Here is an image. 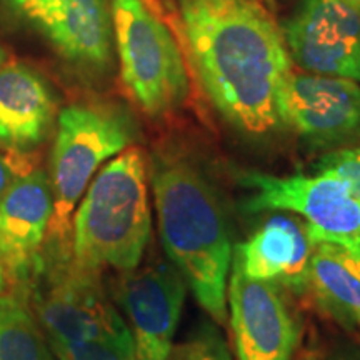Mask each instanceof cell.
<instances>
[{"mask_svg": "<svg viewBox=\"0 0 360 360\" xmlns=\"http://www.w3.org/2000/svg\"><path fill=\"white\" fill-rule=\"evenodd\" d=\"M282 34L300 70L360 82V12L345 2L299 0Z\"/></svg>", "mask_w": 360, "mask_h": 360, "instance_id": "10", "label": "cell"}, {"mask_svg": "<svg viewBox=\"0 0 360 360\" xmlns=\"http://www.w3.org/2000/svg\"><path fill=\"white\" fill-rule=\"evenodd\" d=\"M32 309L17 294L0 295V360H53Z\"/></svg>", "mask_w": 360, "mask_h": 360, "instance_id": "17", "label": "cell"}, {"mask_svg": "<svg viewBox=\"0 0 360 360\" xmlns=\"http://www.w3.org/2000/svg\"><path fill=\"white\" fill-rule=\"evenodd\" d=\"M137 139L134 117L124 107L105 102H79L60 110L51 157L53 215L49 237L65 245L72 215L90 180L105 162ZM53 245V244H52Z\"/></svg>", "mask_w": 360, "mask_h": 360, "instance_id": "4", "label": "cell"}, {"mask_svg": "<svg viewBox=\"0 0 360 360\" xmlns=\"http://www.w3.org/2000/svg\"><path fill=\"white\" fill-rule=\"evenodd\" d=\"M7 287H8V274H7L6 265L2 262V259H0V295L6 294Z\"/></svg>", "mask_w": 360, "mask_h": 360, "instance_id": "24", "label": "cell"}, {"mask_svg": "<svg viewBox=\"0 0 360 360\" xmlns=\"http://www.w3.org/2000/svg\"><path fill=\"white\" fill-rule=\"evenodd\" d=\"M120 77L150 117L186 103L191 90L186 57L157 0H110Z\"/></svg>", "mask_w": 360, "mask_h": 360, "instance_id": "5", "label": "cell"}, {"mask_svg": "<svg viewBox=\"0 0 360 360\" xmlns=\"http://www.w3.org/2000/svg\"><path fill=\"white\" fill-rule=\"evenodd\" d=\"M188 62L214 109L245 137L285 130L294 74L282 27L260 0H177Z\"/></svg>", "mask_w": 360, "mask_h": 360, "instance_id": "1", "label": "cell"}, {"mask_svg": "<svg viewBox=\"0 0 360 360\" xmlns=\"http://www.w3.org/2000/svg\"><path fill=\"white\" fill-rule=\"evenodd\" d=\"M51 349L57 360H135L132 340H90Z\"/></svg>", "mask_w": 360, "mask_h": 360, "instance_id": "19", "label": "cell"}, {"mask_svg": "<svg viewBox=\"0 0 360 360\" xmlns=\"http://www.w3.org/2000/svg\"><path fill=\"white\" fill-rule=\"evenodd\" d=\"M300 360H322V359H321V355L315 352V350H309V352H305L302 355V359Z\"/></svg>", "mask_w": 360, "mask_h": 360, "instance_id": "25", "label": "cell"}, {"mask_svg": "<svg viewBox=\"0 0 360 360\" xmlns=\"http://www.w3.org/2000/svg\"><path fill=\"white\" fill-rule=\"evenodd\" d=\"M249 191L250 214L287 212L302 217L310 240L330 242L360 255V200L344 179L330 172L274 175L260 170L238 174Z\"/></svg>", "mask_w": 360, "mask_h": 360, "instance_id": "7", "label": "cell"}, {"mask_svg": "<svg viewBox=\"0 0 360 360\" xmlns=\"http://www.w3.org/2000/svg\"><path fill=\"white\" fill-rule=\"evenodd\" d=\"M314 304L340 326L357 327L360 315V255L330 242H315L307 272Z\"/></svg>", "mask_w": 360, "mask_h": 360, "instance_id": "16", "label": "cell"}, {"mask_svg": "<svg viewBox=\"0 0 360 360\" xmlns=\"http://www.w3.org/2000/svg\"><path fill=\"white\" fill-rule=\"evenodd\" d=\"M285 289L247 277L232 260L227 319L237 360H295L302 322Z\"/></svg>", "mask_w": 360, "mask_h": 360, "instance_id": "9", "label": "cell"}, {"mask_svg": "<svg viewBox=\"0 0 360 360\" xmlns=\"http://www.w3.org/2000/svg\"><path fill=\"white\" fill-rule=\"evenodd\" d=\"M150 229L147 160L129 147L102 165L75 207L72 262L94 274L132 270L142 264Z\"/></svg>", "mask_w": 360, "mask_h": 360, "instance_id": "3", "label": "cell"}, {"mask_svg": "<svg viewBox=\"0 0 360 360\" xmlns=\"http://www.w3.org/2000/svg\"><path fill=\"white\" fill-rule=\"evenodd\" d=\"M53 215L51 179L42 169L25 170L0 199V259L8 277L29 281L49 236Z\"/></svg>", "mask_w": 360, "mask_h": 360, "instance_id": "12", "label": "cell"}, {"mask_svg": "<svg viewBox=\"0 0 360 360\" xmlns=\"http://www.w3.org/2000/svg\"><path fill=\"white\" fill-rule=\"evenodd\" d=\"M7 2L17 12L32 20L34 24H37L39 20L45 19L52 12H56L58 7L64 6L67 0H7Z\"/></svg>", "mask_w": 360, "mask_h": 360, "instance_id": "21", "label": "cell"}, {"mask_svg": "<svg viewBox=\"0 0 360 360\" xmlns=\"http://www.w3.org/2000/svg\"><path fill=\"white\" fill-rule=\"evenodd\" d=\"M67 252L56 245L47 255L40 252L27 281L32 283V312L49 345L132 340L101 274L77 267Z\"/></svg>", "mask_w": 360, "mask_h": 360, "instance_id": "6", "label": "cell"}, {"mask_svg": "<svg viewBox=\"0 0 360 360\" xmlns=\"http://www.w3.org/2000/svg\"><path fill=\"white\" fill-rule=\"evenodd\" d=\"M314 242L304 222L274 215L233 249V262L247 277L276 282L294 294H305Z\"/></svg>", "mask_w": 360, "mask_h": 360, "instance_id": "14", "label": "cell"}, {"mask_svg": "<svg viewBox=\"0 0 360 360\" xmlns=\"http://www.w3.org/2000/svg\"><path fill=\"white\" fill-rule=\"evenodd\" d=\"M187 289L169 259H152L112 278L107 290L132 335L135 360L172 357Z\"/></svg>", "mask_w": 360, "mask_h": 360, "instance_id": "8", "label": "cell"}, {"mask_svg": "<svg viewBox=\"0 0 360 360\" xmlns=\"http://www.w3.org/2000/svg\"><path fill=\"white\" fill-rule=\"evenodd\" d=\"M4 60H6V53H4V49L0 47V67L4 65Z\"/></svg>", "mask_w": 360, "mask_h": 360, "instance_id": "27", "label": "cell"}, {"mask_svg": "<svg viewBox=\"0 0 360 360\" xmlns=\"http://www.w3.org/2000/svg\"><path fill=\"white\" fill-rule=\"evenodd\" d=\"M327 360H360L359 347H342L328 355Z\"/></svg>", "mask_w": 360, "mask_h": 360, "instance_id": "23", "label": "cell"}, {"mask_svg": "<svg viewBox=\"0 0 360 360\" xmlns=\"http://www.w3.org/2000/svg\"><path fill=\"white\" fill-rule=\"evenodd\" d=\"M357 327H360V315L357 317Z\"/></svg>", "mask_w": 360, "mask_h": 360, "instance_id": "28", "label": "cell"}, {"mask_svg": "<svg viewBox=\"0 0 360 360\" xmlns=\"http://www.w3.org/2000/svg\"><path fill=\"white\" fill-rule=\"evenodd\" d=\"M342 2H345L347 6L355 8L357 12H360V0H342Z\"/></svg>", "mask_w": 360, "mask_h": 360, "instance_id": "26", "label": "cell"}, {"mask_svg": "<svg viewBox=\"0 0 360 360\" xmlns=\"http://www.w3.org/2000/svg\"><path fill=\"white\" fill-rule=\"evenodd\" d=\"M315 172H330L347 182L355 199L360 200V143L326 152L315 162Z\"/></svg>", "mask_w": 360, "mask_h": 360, "instance_id": "20", "label": "cell"}, {"mask_svg": "<svg viewBox=\"0 0 360 360\" xmlns=\"http://www.w3.org/2000/svg\"><path fill=\"white\" fill-rule=\"evenodd\" d=\"M67 64L85 74H103L112 64L109 0H67L35 24Z\"/></svg>", "mask_w": 360, "mask_h": 360, "instance_id": "15", "label": "cell"}, {"mask_svg": "<svg viewBox=\"0 0 360 360\" xmlns=\"http://www.w3.org/2000/svg\"><path fill=\"white\" fill-rule=\"evenodd\" d=\"M148 182L165 255L186 278L197 304L224 326L233 247L212 182L177 154L152 157Z\"/></svg>", "mask_w": 360, "mask_h": 360, "instance_id": "2", "label": "cell"}, {"mask_svg": "<svg viewBox=\"0 0 360 360\" xmlns=\"http://www.w3.org/2000/svg\"><path fill=\"white\" fill-rule=\"evenodd\" d=\"M15 169L8 164V160H6L0 155V199H2L4 193L7 192V188L12 184V180L15 179Z\"/></svg>", "mask_w": 360, "mask_h": 360, "instance_id": "22", "label": "cell"}, {"mask_svg": "<svg viewBox=\"0 0 360 360\" xmlns=\"http://www.w3.org/2000/svg\"><path fill=\"white\" fill-rule=\"evenodd\" d=\"M283 122L319 150L360 143V82L294 72L283 94Z\"/></svg>", "mask_w": 360, "mask_h": 360, "instance_id": "11", "label": "cell"}, {"mask_svg": "<svg viewBox=\"0 0 360 360\" xmlns=\"http://www.w3.org/2000/svg\"><path fill=\"white\" fill-rule=\"evenodd\" d=\"M217 323L199 326L182 344L174 347L170 360H232L231 347Z\"/></svg>", "mask_w": 360, "mask_h": 360, "instance_id": "18", "label": "cell"}, {"mask_svg": "<svg viewBox=\"0 0 360 360\" xmlns=\"http://www.w3.org/2000/svg\"><path fill=\"white\" fill-rule=\"evenodd\" d=\"M57 103L45 79L22 62L0 67V148L25 157L53 127Z\"/></svg>", "mask_w": 360, "mask_h": 360, "instance_id": "13", "label": "cell"}]
</instances>
